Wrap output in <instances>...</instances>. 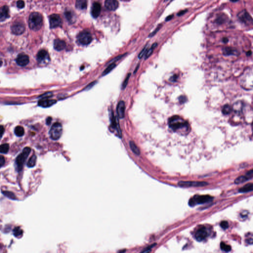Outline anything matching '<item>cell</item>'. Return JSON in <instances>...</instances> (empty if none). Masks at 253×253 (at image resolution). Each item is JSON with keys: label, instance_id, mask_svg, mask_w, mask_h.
Returning a JSON list of instances; mask_svg holds the SVG:
<instances>
[{"label": "cell", "instance_id": "59", "mask_svg": "<svg viewBox=\"0 0 253 253\" xmlns=\"http://www.w3.org/2000/svg\"><path fill=\"white\" fill-rule=\"evenodd\" d=\"M168 0H165V1H167Z\"/></svg>", "mask_w": 253, "mask_h": 253}, {"label": "cell", "instance_id": "52", "mask_svg": "<svg viewBox=\"0 0 253 253\" xmlns=\"http://www.w3.org/2000/svg\"><path fill=\"white\" fill-rule=\"evenodd\" d=\"M173 14H172V15H170V16H167V18H166V19H165V20H166V22H168V21H170V20H171V19H172L173 18Z\"/></svg>", "mask_w": 253, "mask_h": 253}, {"label": "cell", "instance_id": "49", "mask_svg": "<svg viewBox=\"0 0 253 253\" xmlns=\"http://www.w3.org/2000/svg\"><path fill=\"white\" fill-rule=\"evenodd\" d=\"M187 11V9H184V10L180 11V12L177 14V16H183V15L184 14L186 13Z\"/></svg>", "mask_w": 253, "mask_h": 253}, {"label": "cell", "instance_id": "53", "mask_svg": "<svg viewBox=\"0 0 253 253\" xmlns=\"http://www.w3.org/2000/svg\"><path fill=\"white\" fill-rule=\"evenodd\" d=\"M51 121H52V118H51V117H48L47 119V124L48 125L50 124L51 123Z\"/></svg>", "mask_w": 253, "mask_h": 253}, {"label": "cell", "instance_id": "50", "mask_svg": "<svg viewBox=\"0 0 253 253\" xmlns=\"http://www.w3.org/2000/svg\"><path fill=\"white\" fill-rule=\"evenodd\" d=\"M178 75H173V76H172V77H171L170 80L171 82H176L178 79Z\"/></svg>", "mask_w": 253, "mask_h": 253}, {"label": "cell", "instance_id": "29", "mask_svg": "<svg viewBox=\"0 0 253 253\" xmlns=\"http://www.w3.org/2000/svg\"><path fill=\"white\" fill-rule=\"evenodd\" d=\"M157 46V43H155L152 44V46L151 47V49H147L145 54V59H146L148 58L149 57H150L152 53L153 52L154 49H155V48Z\"/></svg>", "mask_w": 253, "mask_h": 253}, {"label": "cell", "instance_id": "2", "mask_svg": "<svg viewBox=\"0 0 253 253\" xmlns=\"http://www.w3.org/2000/svg\"><path fill=\"white\" fill-rule=\"evenodd\" d=\"M29 27L34 31L41 29L43 25V17L38 12H34L30 15L28 20Z\"/></svg>", "mask_w": 253, "mask_h": 253}, {"label": "cell", "instance_id": "35", "mask_svg": "<svg viewBox=\"0 0 253 253\" xmlns=\"http://www.w3.org/2000/svg\"><path fill=\"white\" fill-rule=\"evenodd\" d=\"M226 16H222V15H220L218 16L216 19V22L218 24H221L222 23H224L226 22Z\"/></svg>", "mask_w": 253, "mask_h": 253}, {"label": "cell", "instance_id": "36", "mask_svg": "<svg viewBox=\"0 0 253 253\" xmlns=\"http://www.w3.org/2000/svg\"><path fill=\"white\" fill-rule=\"evenodd\" d=\"M220 247L221 250L226 252H229L230 251V250L231 249V247L229 245H227L226 244H225L224 242H221L220 244Z\"/></svg>", "mask_w": 253, "mask_h": 253}, {"label": "cell", "instance_id": "40", "mask_svg": "<svg viewBox=\"0 0 253 253\" xmlns=\"http://www.w3.org/2000/svg\"><path fill=\"white\" fill-rule=\"evenodd\" d=\"M147 46L145 47L143 49V50L140 52V54H139V55H138V58L140 59V58H142L143 57V55H145V54L146 52V51L147 50Z\"/></svg>", "mask_w": 253, "mask_h": 253}, {"label": "cell", "instance_id": "27", "mask_svg": "<svg viewBox=\"0 0 253 253\" xmlns=\"http://www.w3.org/2000/svg\"><path fill=\"white\" fill-rule=\"evenodd\" d=\"M2 193L4 195H5V196L8 197L10 199L12 200H17L15 194L13 192L9 191H2Z\"/></svg>", "mask_w": 253, "mask_h": 253}, {"label": "cell", "instance_id": "6", "mask_svg": "<svg viewBox=\"0 0 253 253\" xmlns=\"http://www.w3.org/2000/svg\"><path fill=\"white\" fill-rule=\"evenodd\" d=\"M77 39L82 45H87L92 41V38L90 33L87 31H83L79 34Z\"/></svg>", "mask_w": 253, "mask_h": 253}, {"label": "cell", "instance_id": "22", "mask_svg": "<svg viewBox=\"0 0 253 253\" xmlns=\"http://www.w3.org/2000/svg\"><path fill=\"white\" fill-rule=\"evenodd\" d=\"M76 7L79 9H86L87 7V0H76Z\"/></svg>", "mask_w": 253, "mask_h": 253}, {"label": "cell", "instance_id": "16", "mask_svg": "<svg viewBox=\"0 0 253 253\" xmlns=\"http://www.w3.org/2000/svg\"><path fill=\"white\" fill-rule=\"evenodd\" d=\"M105 6L109 11H115L119 6V3L117 0H106Z\"/></svg>", "mask_w": 253, "mask_h": 253}, {"label": "cell", "instance_id": "56", "mask_svg": "<svg viewBox=\"0 0 253 253\" xmlns=\"http://www.w3.org/2000/svg\"><path fill=\"white\" fill-rule=\"evenodd\" d=\"M139 65H138V66H137V67L135 68V70L134 71V74H135L136 72H137V71H138V68H139Z\"/></svg>", "mask_w": 253, "mask_h": 253}, {"label": "cell", "instance_id": "10", "mask_svg": "<svg viewBox=\"0 0 253 253\" xmlns=\"http://www.w3.org/2000/svg\"><path fill=\"white\" fill-rule=\"evenodd\" d=\"M237 17L238 19L244 24L247 25L252 24L253 22L252 18L250 16V14H249L246 10H243L240 11L239 14H238Z\"/></svg>", "mask_w": 253, "mask_h": 253}, {"label": "cell", "instance_id": "5", "mask_svg": "<svg viewBox=\"0 0 253 253\" xmlns=\"http://www.w3.org/2000/svg\"><path fill=\"white\" fill-rule=\"evenodd\" d=\"M62 126L60 123H55L52 125L49 132V136L51 139L57 140L60 138L62 133Z\"/></svg>", "mask_w": 253, "mask_h": 253}, {"label": "cell", "instance_id": "26", "mask_svg": "<svg viewBox=\"0 0 253 253\" xmlns=\"http://www.w3.org/2000/svg\"><path fill=\"white\" fill-rule=\"evenodd\" d=\"M14 133L17 137H22L24 134V130L22 126H18L14 129Z\"/></svg>", "mask_w": 253, "mask_h": 253}, {"label": "cell", "instance_id": "33", "mask_svg": "<svg viewBox=\"0 0 253 253\" xmlns=\"http://www.w3.org/2000/svg\"><path fill=\"white\" fill-rule=\"evenodd\" d=\"M249 180H250V179L246 176H239V177L237 178L236 180H235V184H240L241 183H244V182L248 181Z\"/></svg>", "mask_w": 253, "mask_h": 253}, {"label": "cell", "instance_id": "38", "mask_svg": "<svg viewBox=\"0 0 253 253\" xmlns=\"http://www.w3.org/2000/svg\"><path fill=\"white\" fill-rule=\"evenodd\" d=\"M220 226L222 229H228L229 227V222H227V221H223L221 222L220 224Z\"/></svg>", "mask_w": 253, "mask_h": 253}, {"label": "cell", "instance_id": "58", "mask_svg": "<svg viewBox=\"0 0 253 253\" xmlns=\"http://www.w3.org/2000/svg\"><path fill=\"white\" fill-rule=\"evenodd\" d=\"M3 65V62H2V60L0 59V66H1Z\"/></svg>", "mask_w": 253, "mask_h": 253}, {"label": "cell", "instance_id": "28", "mask_svg": "<svg viewBox=\"0 0 253 253\" xmlns=\"http://www.w3.org/2000/svg\"><path fill=\"white\" fill-rule=\"evenodd\" d=\"M65 16L68 21H69L71 23H73L74 22L73 20H75L74 19L75 16L74 13L71 11H66V12H65Z\"/></svg>", "mask_w": 253, "mask_h": 253}, {"label": "cell", "instance_id": "47", "mask_svg": "<svg viewBox=\"0 0 253 253\" xmlns=\"http://www.w3.org/2000/svg\"><path fill=\"white\" fill-rule=\"evenodd\" d=\"M253 170H251L250 171L247 172L246 174V176L248 177L249 179H251L252 178H253Z\"/></svg>", "mask_w": 253, "mask_h": 253}, {"label": "cell", "instance_id": "13", "mask_svg": "<svg viewBox=\"0 0 253 253\" xmlns=\"http://www.w3.org/2000/svg\"><path fill=\"white\" fill-rule=\"evenodd\" d=\"M125 103L123 100L118 103L117 107V113L118 117L121 119L124 118L125 115Z\"/></svg>", "mask_w": 253, "mask_h": 253}, {"label": "cell", "instance_id": "43", "mask_svg": "<svg viewBox=\"0 0 253 253\" xmlns=\"http://www.w3.org/2000/svg\"><path fill=\"white\" fill-rule=\"evenodd\" d=\"M178 100H179V101H180V102L181 104H183V103H184L186 102V101L187 98L185 96H181L178 98Z\"/></svg>", "mask_w": 253, "mask_h": 253}, {"label": "cell", "instance_id": "57", "mask_svg": "<svg viewBox=\"0 0 253 253\" xmlns=\"http://www.w3.org/2000/svg\"><path fill=\"white\" fill-rule=\"evenodd\" d=\"M230 1L232 2H237V1H238L239 0H230Z\"/></svg>", "mask_w": 253, "mask_h": 253}, {"label": "cell", "instance_id": "1", "mask_svg": "<svg viewBox=\"0 0 253 253\" xmlns=\"http://www.w3.org/2000/svg\"><path fill=\"white\" fill-rule=\"evenodd\" d=\"M168 124L171 129L175 132H178V130H187L189 128L188 122L177 115L173 116L169 119Z\"/></svg>", "mask_w": 253, "mask_h": 253}, {"label": "cell", "instance_id": "30", "mask_svg": "<svg viewBox=\"0 0 253 253\" xmlns=\"http://www.w3.org/2000/svg\"><path fill=\"white\" fill-rule=\"evenodd\" d=\"M116 65L114 63L109 64L108 67L106 68V69H105V70L103 72L102 76L106 75L107 74H109L116 67Z\"/></svg>", "mask_w": 253, "mask_h": 253}, {"label": "cell", "instance_id": "19", "mask_svg": "<svg viewBox=\"0 0 253 253\" xmlns=\"http://www.w3.org/2000/svg\"><path fill=\"white\" fill-rule=\"evenodd\" d=\"M54 46L55 50L62 51L66 47V43L63 40L56 39L54 41Z\"/></svg>", "mask_w": 253, "mask_h": 253}, {"label": "cell", "instance_id": "32", "mask_svg": "<svg viewBox=\"0 0 253 253\" xmlns=\"http://www.w3.org/2000/svg\"><path fill=\"white\" fill-rule=\"evenodd\" d=\"M9 144L5 143L0 145V153L3 154H6L9 151Z\"/></svg>", "mask_w": 253, "mask_h": 253}, {"label": "cell", "instance_id": "54", "mask_svg": "<svg viewBox=\"0 0 253 253\" xmlns=\"http://www.w3.org/2000/svg\"><path fill=\"white\" fill-rule=\"evenodd\" d=\"M222 41L224 43H226L229 42V39L227 38H226V37H224V38L222 39Z\"/></svg>", "mask_w": 253, "mask_h": 253}, {"label": "cell", "instance_id": "3", "mask_svg": "<svg viewBox=\"0 0 253 253\" xmlns=\"http://www.w3.org/2000/svg\"><path fill=\"white\" fill-rule=\"evenodd\" d=\"M31 151V149L30 147H25L22 152L17 156L15 161L16 169L17 172H20L23 169V165L26 162L28 157L29 156Z\"/></svg>", "mask_w": 253, "mask_h": 253}, {"label": "cell", "instance_id": "42", "mask_svg": "<svg viewBox=\"0 0 253 253\" xmlns=\"http://www.w3.org/2000/svg\"><path fill=\"white\" fill-rule=\"evenodd\" d=\"M124 55L125 54H122V55H119L118 57H116L115 58H114L112 60H111L110 62H109V64L114 63V62H116L117 61H118V60H120V59L122 58Z\"/></svg>", "mask_w": 253, "mask_h": 253}, {"label": "cell", "instance_id": "4", "mask_svg": "<svg viewBox=\"0 0 253 253\" xmlns=\"http://www.w3.org/2000/svg\"><path fill=\"white\" fill-rule=\"evenodd\" d=\"M213 197L210 195H196L189 200V205L193 207L197 204H203L212 201Z\"/></svg>", "mask_w": 253, "mask_h": 253}, {"label": "cell", "instance_id": "34", "mask_svg": "<svg viewBox=\"0 0 253 253\" xmlns=\"http://www.w3.org/2000/svg\"><path fill=\"white\" fill-rule=\"evenodd\" d=\"M232 110V108L231 106H229V105H225L222 109V113L224 115H229V114H230Z\"/></svg>", "mask_w": 253, "mask_h": 253}, {"label": "cell", "instance_id": "39", "mask_svg": "<svg viewBox=\"0 0 253 253\" xmlns=\"http://www.w3.org/2000/svg\"><path fill=\"white\" fill-rule=\"evenodd\" d=\"M162 25L161 24L158 25V26L155 29V30L153 31V32L151 33L149 35V37H153V36L155 35V34H156L158 32V31H159V30L161 29V28L162 27Z\"/></svg>", "mask_w": 253, "mask_h": 253}, {"label": "cell", "instance_id": "25", "mask_svg": "<svg viewBox=\"0 0 253 253\" xmlns=\"http://www.w3.org/2000/svg\"><path fill=\"white\" fill-rule=\"evenodd\" d=\"M37 160V156L35 154L33 155L29 159L27 163V166L29 168L34 167L35 166Z\"/></svg>", "mask_w": 253, "mask_h": 253}, {"label": "cell", "instance_id": "41", "mask_svg": "<svg viewBox=\"0 0 253 253\" xmlns=\"http://www.w3.org/2000/svg\"><path fill=\"white\" fill-rule=\"evenodd\" d=\"M17 6L19 9H23L25 6L24 2L22 0H19L17 2Z\"/></svg>", "mask_w": 253, "mask_h": 253}, {"label": "cell", "instance_id": "45", "mask_svg": "<svg viewBox=\"0 0 253 253\" xmlns=\"http://www.w3.org/2000/svg\"><path fill=\"white\" fill-rule=\"evenodd\" d=\"M5 159L4 157L0 155V168L2 167L5 165Z\"/></svg>", "mask_w": 253, "mask_h": 253}, {"label": "cell", "instance_id": "24", "mask_svg": "<svg viewBox=\"0 0 253 253\" xmlns=\"http://www.w3.org/2000/svg\"><path fill=\"white\" fill-rule=\"evenodd\" d=\"M129 144H130V149H131L132 151L136 155H140V149L138 148V147L135 144V143H134L133 141H130Z\"/></svg>", "mask_w": 253, "mask_h": 253}, {"label": "cell", "instance_id": "15", "mask_svg": "<svg viewBox=\"0 0 253 253\" xmlns=\"http://www.w3.org/2000/svg\"><path fill=\"white\" fill-rule=\"evenodd\" d=\"M9 17V8L6 6H4L0 8V22L6 20Z\"/></svg>", "mask_w": 253, "mask_h": 253}, {"label": "cell", "instance_id": "12", "mask_svg": "<svg viewBox=\"0 0 253 253\" xmlns=\"http://www.w3.org/2000/svg\"><path fill=\"white\" fill-rule=\"evenodd\" d=\"M16 62L19 66H26L29 62V57L25 54H20L17 56Z\"/></svg>", "mask_w": 253, "mask_h": 253}, {"label": "cell", "instance_id": "21", "mask_svg": "<svg viewBox=\"0 0 253 253\" xmlns=\"http://www.w3.org/2000/svg\"><path fill=\"white\" fill-rule=\"evenodd\" d=\"M223 54L225 55H238L239 52L237 49L230 47H226L222 49Z\"/></svg>", "mask_w": 253, "mask_h": 253}, {"label": "cell", "instance_id": "51", "mask_svg": "<svg viewBox=\"0 0 253 253\" xmlns=\"http://www.w3.org/2000/svg\"><path fill=\"white\" fill-rule=\"evenodd\" d=\"M4 132V129L3 127L0 126V137H1L2 135L3 134Z\"/></svg>", "mask_w": 253, "mask_h": 253}, {"label": "cell", "instance_id": "23", "mask_svg": "<svg viewBox=\"0 0 253 253\" xmlns=\"http://www.w3.org/2000/svg\"><path fill=\"white\" fill-rule=\"evenodd\" d=\"M253 189V184L252 183L246 184L245 186L239 189V192L240 193H246L248 192L252 191Z\"/></svg>", "mask_w": 253, "mask_h": 253}, {"label": "cell", "instance_id": "37", "mask_svg": "<svg viewBox=\"0 0 253 253\" xmlns=\"http://www.w3.org/2000/svg\"><path fill=\"white\" fill-rule=\"evenodd\" d=\"M130 75H131V74H128L127 76H126V78L125 79L124 81L123 82V84H122V89H123V90L125 89L126 87H127V86L128 84V82H129V79L130 78Z\"/></svg>", "mask_w": 253, "mask_h": 253}, {"label": "cell", "instance_id": "44", "mask_svg": "<svg viewBox=\"0 0 253 253\" xmlns=\"http://www.w3.org/2000/svg\"><path fill=\"white\" fill-rule=\"evenodd\" d=\"M156 245V243H155V244H152L150 246H149V247H147L143 251L141 252H143V253H146V252H149L151 250V249L153 247L155 246Z\"/></svg>", "mask_w": 253, "mask_h": 253}, {"label": "cell", "instance_id": "9", "mask_svg": "<svg viewBox=\"0 0 253 253\" xmlns=\"http://www.w3.org/2000/svg\"><path fill=\"white\" fill-rule=\"evenodd\" d=\"M49 25L51 29L60 27L62 25V19L57 14H53L49 16Z\"/></svg>", "mask_w": 253, "mask_h": 253}, {"label": "cell", "instance_id": "48", "mask_svg": "<svg viewBox=\"0 0 253 253\" xmlns=\"http://www.w3.org/2000/svg\"><path fill=\"white\" fill-rule=\"evenodd\" d=\"M95 83H96V82H93L92 83H90V84L88 85L86 87V88L85 89V90H90V89H91L93 86H94V85H95Z\"/></svg>", "mask_w": 253, "mask_h": 253}, {"label": "cell", "instance_id": "14", "mask_svg": "<svg viewBox=\"0 0 253 253\" xmlns=\"http://www.w3.org/2000/svg\"><path fill=\"white\" fill-rule=\"evenodd\" d=\"M101 11V6L98 2H95L91 8V14L92 17L97 18L100 16Z\"/></svg>", "mask_w": 253, "mask_h": 253}, {"label": "cell", "instance_id": "17", "mask_svg": "<svg viewBox=\"0 0 253 253\" xmlns=\"http://www.w3.org/2000/svg\"><path fill=\"white\" fill-rule=\"evenodd\" d=\"M57 103L55 100H49L48 98L42 99L39 101L38 105L42 108H49Z\"/></svg>", "mask_w": 253, "mask_h": 253}, {"label": "cell", "instance_id": "31", "mask_svg": "<svg viewBox=\"0 0 253 253\" xmlns=\"http://www.w3.org/2000/svg\"><path fill=\"white\" fill-rule=\"evenodd\" d=\"M13 234L16 237H21L23 234V230L19 226L16 227L13 229Z\"/></svg>", "mask_w": 253, "mask_h": 253}, {"label": "cell", "instance_id": "11", "mask_svg": "<svg viewBox=\"0 0 253 253\" xmlns=\"http://www.w3.org/2000/svg\"><path fill=\"white\" fill-rule=\"evenodd\" d=\"M207 236H208V232L205 227L203 226L197 230V231L195 234V239H196L197 241L201 242L205 239Z\"/></svg>", "mask_w": 253, "mask_h": 253}, {"label": "cell", "instance_id": "7", "mask_svg": "<svg viewBox=\"0 0 253 253\" xmlns=\"http://www.w3.org/2000/svg\"><path fill=\"white\" fill-rule=\"evenodd\" d=\"M25 26L24 23L22 22H15L11 26L12 33L16 35H20L24 32Z\"/></svg>", "mask_w": 253, "mask_h": 253}, {"label": "cell", "instance_id": "55", "mask_svg": "<svg viewBox=\"0 0 253 253\" xmlns=\"http://www.w3.org/2000/svg\"><path fill=\"white\" fill-rule=\"evenodd\" d=\"M252 54V52L251 51H249L247 52V56H250V55H251Z\"/></svg>", "mask_w": 253, "mask_h": 253}, {"label": "cell", "instance_id": "8", "mask_svg": "<svg viewBox=\"0 0 253 253\" xmlns=\"http://www.w3.org/2000/svg\"><path fill=\"white\" fill-rule=\"evenodd\" d=\"M208 184V183L204 181H180L178 183V185L180 187H201L204 186Z\"/></svg>", "mask_w": 253, "mask_h": 253}, {"label": "cell", "instance_id": "18", "mask_svg": "<svg viewBox=\"0 0 253 253\" xmlns=\"http://www.w3.org/2000/svg\"><path fill=\"white\" fill-rule=\"evenodd\" d=\"M49 58V56L48 52L44 49L40 50L37 54V61L39 63L44 62Z\"/></svg>", "mask_w": 253, "mask_h": 253}, {"label": "cell", "instance_id": "20", "mask_svg": "<svg viewBox=\"0 0 253 253\" xmlns=\"http://www.w3.org/2000/svg\"><path fill=\"white\" fill-rule=\"evenodd\" d=\"M244 108V104L241 101H236L233 105L232 109L237 114H240L242 112Z\"/></svg>", "mask_w": 253, "mask_h": 253}, {"label": "cell", "instance_id": "46", "mask_svg": "<svg viewBox=\"0 0 253 253\" xmlns=\"http://www.w3.org/2000/svg\"><path fill=\"white\" fill-rule=\"evenodd\" d=\"M52 92H47L43 95L42 96H41V97L42 99H45V98H48L49 97H52Z\"/></svg>", "mask_w": 253, "mask_h": 253}]
</instances>
